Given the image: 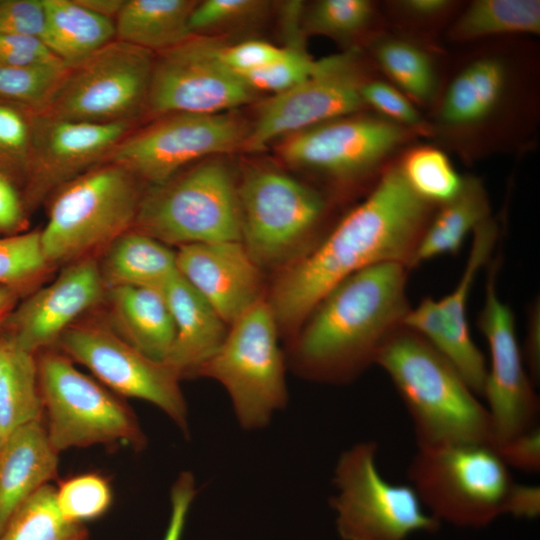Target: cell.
<instances>
[{"instance_id": "26", "label": "cell", "mask_w": 540, "mask_h": 540, "mask_svg": "<svg viewBox=\"0 0 540 540\" xmlns=\"http://www.w3.org/2000/svg\"><path fill=\"white\" fill-rule=\"evenodd\" d=\"M197 1L125 0L114 24L116 39L150 52H163L187 40Z\"/></svg>"}, {"instance_id": "48", "label": "cell", "mask_w": 540, "mask_h": 540, "mask_svg": "<svg viewBox=\"0 0 540 540\" xmlns=\"http://www.w3.org/2000/svg\"><path fill=\"white\" fill-rule=\"evenodd\" d=\"M25 208L12 179L0 170V231L15 232L23 223Z\"/></svg>"}, {"instance_id": "21", "label": "cell", "mask_w": 540, "mask_h": 540, "mask_svg": "<svg viewBox=\"0 0 540 540\" xmlns=\"http://www.w3.org/2000/svg\"><path fill=\"white\" fill-rule=\"evenodd\" d=\"M180 275L230 326L262 298L261 268L241 241L180 246Z\"/></svg>"}, {"instance_id": "30", "label": "cell", "mask_w": 540, "mask_h": 540, "mask_svg": "<svg viewBox=\"0 0 540 540\" xmlns=\"http://www.w3.org/2000/svg\"><path fill=\"white\" fill-rule=\"evenodd\" d=\"M43 415L36 355L13 345L9 361L0 375V433L3 441L17 428L41 421Z\"/></svg>"}, {"instance_id": "7", "label": "cell", "mask_w": 540, "mask_h": 540, "mask_svg": "<svg viewBox=\"0 0 540 540\" xmlns=\"http://www.w3.org/2000/svg\"><path fill=\"white\" fill-rule=\"evenodd\" d=\"M278 328L269 303L262 299L229 326L220 348L197 372L224 387L245 430L268 425L288 401Z\"/></svg>"}, {"instance_id": "45", "label": "cell", "mask_w": 540, "mask_h": 540, "mask_svg": "<svg viewBox=\"0 0 540 540\" xmlns=\"http://www.w3.org/2000/svg\"><path fill=\"white\" fill-rule=\"evenodd\" d=\"M287 52V47L281 48L261 40H248L234 45L219 47V57L222 62L237 74L265 67Z\"/></svg>"}, {"instance_id": "42", "label": "cell", "mask_w": 540, "mask_h": 540, "mask_svg": "<svg viewBox=\"0 0 540 540\" xmlns=\"http://www.w3.org/2000/svg\"><path fill=\"white\" fill-rule=\"evenodd\" d=\"M361 94L365 105L373 107L383 118L414 130L420 125L418 111L392 85L383 81L365 82Z\"/></svg>"}, {"instance_id": "32", "label": "cell", "mask_w": 540, "mask_h": 540, "mask_svg": "<svg viewBox=\"0 0 540 540\" xmlns=\"http://www.w3.org/2000/svg\"><path fill=\"white\" fill-rule=\"evenodd\" d=\"M540 32V2L535 0H478L452 28L458 40L507 33Z\"/></svg>"}, {"instance_id": "47", "label": "cell", "mask_w": 540, "mask_h": 540, "mask_svg": "<svg viewBox=\"0 0 540 540\" xmlns=\"http://www.w3.org/2000/svg\"><path fill=\"white\" fill-rule=\"evenodd\" d=\"M196 493L194 475L190 471L181 472L171 487L170 519L163 540H181L187 515Z\"/></svg>"}, {"instance_id": "39", "label": "cell", "mask_w": 540, "mask_h": 540, "mask_svg": "<svg viewBox=\"0 0 540 540\" xmlns=\"http://www.w3.org/2000/svg\"><path fill=\"white\" fill-rule=\"evenodd\" d=\"M373 13L367 0H322L312 6L304 21L312 34L343 38L362 29Z\"/></svg>"}, {"instance_id": "8", "label": "cell", "mask_w": 540, "mask_h": 540, "mask_svg": "<svg viewBox=\"0 0 540 540\" xmlns=\"http://www.w3.org/2000/svg\"><path fill=\"white\" fill-rule=\"evenodd\" d=\"M378 444L361 441L339 456L330 504L343 540H407L415 532H435L441 522L422 504L410 484L386 480L377 465Z\"/></svg>"}, {"instance_id": "53", "label": "cell", "mask_w": 540, "mask_h": 540, "mask_svg": "<svg viewBox=\"0 0 540 540\" xmlns=\"http://www.w3.org/2000/svg\"><path fill=\"white\" fill-rule=\"evenodd\" d=\"M19 295L18 290L0 285V323L16 306Z\"/></svg>"}, {"instance_id": "40", "label": "cell", "mask_w": 540, "mask_h": 540, "mask_svg": "<svg viewBox=\"0 0 540 540\" xmlns=\"http://www.w3.org/2000/svg\"><path fill=\"white\" fill-rule=\"evenodd\" d=\"M321 65L299 45L287 46L286 54L279 60L256 70L238 74L254 91L284 92L312 76Z\"/></svg>"}, {"instance_id": "25", "label": "cell", "mask_w": 540, "mask_h": 540, "mask_svg": "<svg viewBox=\"0 0 540 540\" xmlns=\"http://www.w3.org/2000/svg\"><path fill=\"white\" fill-rule=\"evenodd\" d=\"M99 267L108 289L136 286L163 291L179 274L176 252L159 240L133 229L108 246Z\"/></svg>"}, {"instance_id": "19", "label": "cell", "mask_w": 540, "mask_h": 540, "mask_svg": "<svg viewBox=\"0 0 540 540\" xmlns=\"http://www.w3.org/2000/svg\"><path fill=\"white\" fill-rule=\"evenodd\" d=\"M473 233L465 270L454 290L440 300L424 298L416 308H410L403 326L427 340L453 364L472 391L483 396L487 364L470 336L467 302L476 275L494 248L498 228L488 219Z\"/></svg>"}, {"instance_id": "1", "label": "cell", "mask_w": 540, "mask_h": 540, "mask_svg": "<svg viewBox=\"0 0 540 540\" xmlns=\"http://www.w3.org/2000/svg\"><path fill=\"white\" fill-rule=\"evenodd\" d=\"M433 208L410 188L399 165L388 168L316 248L278 277L267 301L278 326L298 329L329 290L366 267L400 262L410 269Z\"/></svg>"}, {"instance_id": "3", "label": "cell", "mask_w": 540, "mask_h": 540, "mask_svg": "<svg viewBox=\"0 0 540 540\" xmlns=\"http://www.w3.org/2000/svg\"><path fill=\"white\" fill-rule=\"evenodd\" d=\"M374 364L391 379L411 418L418 448L492 444L490 414L453 364L427 340L401 326Z\"/></svg>"}, {"instance_id": "10", "label": "cell", "mask_w": 540, "mask_h": 540, "mask_svg": "<svg viewBox=\"0 0 540 540\" xmlns=\"http://www.w3.org/2000/svg\"><path fill=\"white\" fill-rule=\"evenodd\" d=\"M38 379L53 448L125 444L141 449L146 438L133 412L64 354L42 353Z\"/></svg>"}, {"instance_id": "27", "label": "cell", "mask_w": 540, "mask_h": 540, "mask_svg": "<svg viewBox=\"0 0 540 540\" xmlns=\"http://www.w3.org/2000/svg\"><path fill=\"white\" fill-rule=\"evenodd\" d=\"M42 40L66 65L75 64L116 39L114 20L78 0H43Z\"/></svg>"}, {"instance_id": "16", "label": "cell", "mask_w": 540, "mask_h": 540, "mask_svg": "<svg viewBox=\"0 0 540 540\" xmlns=\"http://www.w3.org/2000/svg\"><path fill=\"white\" fill-rule=\"evenodd\" d=\"M496 269L494 262L478 318V327L490 352L483 396L487 399L486 407L492 422L491 445L538 426L540 410L535 385L524 366L513 311L497 292Z\"/></svg>"}, {"instance_id": "44", "label": "cell", "mask_w": 540, "mask_h": 540, "mask_svg": "<svg viewBox=\"0 0 540 540\" xmlns=\"http://www.w3.org/2000/svg\"><path fill=\"white\" fill-rule=\"evenodd\" d=\"M43 0H0V34L41 38L44 33Z\"/></svg>"}, {"instance_id": "29", "label": "cell", "mask_w": 540, "mask_h": 540, "mask_svg": "<svg viewBox=\"0 0 540 540\" xmlns=\"http://www.w3.org/2000/svg\"><path fill=\"white\" fill-rule=\"evenodd\" d=\"M506 85V69L496 58L478 59L451 82L440 108V120L453 127L478 124L498 106Z\"/></svg>"}, {"instance_id": "37", "label": "cell", "mask_w": 540, "mask_h": 540, "mask_svg": "<svg viewBox=\"0 0 540 540\" xmlns=\"http://www.w3.org/2000/svg\"><path fill=\"white\" fill-rule=\"evenodd\" d=\"M56 501L67 520L83 523L107 512L112 503V491L103 476L85 473L61 482L56 488Z\"/></svg>"}, {"instance_id": "54", "label": "cell", "mask_w": 540, "mask_h": 540, "mask_svg": "<svg viewBox=\"0 0 540 540\" xmlns=\"http://www.w3.org/2000/svg\"><path fill=\"white\" fill-rule=\"evenodd\" d=\"M12 350V343L0 333V375L9 361Z\"/></svg>"}, {"instance_id": "34", "label": "cell", "mask_w": 540, "mask_h": 540, "mask_svg": "<svg viewBox=\"0 0 540 540\" xmlns=\"http://www.w3.org/2000/svg\"><path fill=\"white\" fill-rule=\"evenodd\" d=\"M376 57L383 70L409 96L429 101L436 90V75L428 55L418 47L401 40L382 42Z\"/></svg>"}, {"instance_id": "6", "label": "cell", "mask_w": 540, "mask_h": 540, "mask_svg": "<svg viewBox=\"0 0 540 540\" xmlns=\"http://www.w3.org/2000/svg\"><path fill=\"white\" fill-rule=\"evenodd\" d=\"M133 230L166 245L241 241L237 184L220 158H207L144 191Z\"/></svg>"}, {"instance_id": "52", "label": "cell", "mask_w": 540, "mask_h": 540, "mask_svg": "<svg viewBox=\"0 0 540 540\" xmlns=\"http://www.w3.org/2000/svg\"><path fill=\"white\" fill-rule=\"evenodd\" d=\"M125 1V0H124ZM123 0H78V2L90 11L103 17L115 20L123 3Z\"/></svg>"}, {"instance_id": "38", "label": "cell", "mask_w": 540, "mask_h": 540, "mask_svg": "<svg viewBox=\"0 0 540 540\" xmlns=\"http://www.w3.org/2000/svg\"><path fill=\"white\" fill-rule=\"evenodd\" d=\"M34 112L0 101V170L23 178L26 173L33 137Z\"/></svg>"}, {"instance_id": "41", "label": "cell", "mask_w": 540, "mask_h": 540, "mask_svg": "<svg viewBox=\"0 0 540 540\" xmlns=\"http://www.w3.org/2000/svg\"><path fill=\"white\" fill-rule=\"evenodd\" d=\"M269 2L261 0H204L191 11L188 27L191 35L233 28L261 18Z\"/></svg>"}, {"instance_id": "22", "label": "cell", "mask_w": 540, "mask_h": 540, "mask_svg": "<svg viewBox=\"0 0 540 540\" xmlns=\"http://www.w3.org/2000/svg\"><path fill=\"white\" fill-rule=\"evenodd\" d=\"M175 326L165 363L178 375H197L220 348L229 326L213 307L180 275L163 289Z\"/></svg>"}, {"instance_id": "51", "label": "cell", "mask_w": 540, "mask_h": 540, "mask_svg": "<svg viewBox=\"0 0 540 540\" xmlns=\"http://www.w3.org/2000/svg\"><path fill=\"white\" fill-rule=\"evenodd\" d=\"M406 11L417 16H432L448 7L445 0H408L401 3Z\"/></svg>"}, {"instance_id": "36", "label": "cell", "mask_w": 540, "mask_h": 540, "mask_svg": "<svg viewBox=\"0 0 540 540\" xmlns=\"http://www.w3.org/2000/svg\"><path fill=\"white\" fill-rule=\"evenodd\" d=\"M48 267L40 231L0 237V285L21 293Z\"/></svg>"}, {"instance_id": "9", "label": "cell", "mask_w": 540, "mask_h": 540, "mask_svg": "<svg viewBox=\"0 0 540 540\" xmlns=\"http://www.w3.org/2000/svg\"><path fill=\"white\" fill-rule=\"evenodd\" d=\"M153 62L152 52L115 39L67 65L39 113L76 122L135 124L145 113Z\"/></svg>"}, {"instance_id": "15", "label": "cell", "mask_w": 540, "mask_h": 540, "mask_svg": "<svg viewBox=\"0 0 540 540\" xmlns=\"http://www.w3.org/2000/svg\"><path fill=\"white\" fill-rule=\"evenodd\" d=\"M364 83L353 50L321 59L312 76L262 104L243 149L259 152L277 139L357 114L366 107Z\"/></svg>"}, {"instance_id": "46", "label": "cell", "mask_w": 540, "mask_h": 540, "mask_svg": "<svg viewBox=\"0 0 540 540\" xmlns=\"http://www.w3.org/2000/svg\"><path fill=\"white\" fill-rule=\"evenodd\" d=\"M492 446L508 467L526 473L540 471L539 425Z\"/></svg>"}, {"instance_id": "43", "label": "cell", "mask_w": 540, "mask_h": 540, "mask_svg": "<svg viewBox=\"0 0 540 540\" xmlns=\"http://www.w3.org/2000/svg\"><path fill=\"white\" fill-rule=\"evenodd\" d=\"M0 63L22 68L66 65L41 38L0 34Z\"/></svg>"}, {"instance_id": "23", "label": "cell", "mask_w": 540, "mask_h": 540, "mask_svg": "<svg viewBox=\"0 0 540 540\" xmlns=\"http://www.w3.org/2000/svg\"><path fill=\"white\" fill-rule=\"evenodd\" d=\"M58 454L42 420L23 425L4 439L0 454V535L15 510L56 477Z\"/></svg>"}, {"instance_id": "35", "label": "cell", "mask_w": 540, "mask_h": 540, "mask_svg": "<svg viewBox=\"0 0 540 540\" xmlns=\"http://www.w3.org/2000/svg\"><path fill=\"white\" fill-rule=\"evenodd\" d=\"M66 67L22 68L0 63V101L41 112Z\"/></svg>"}, {"instance_id": "2", "label": "cell", "mask_w": 540, "mask_h": 540, "mask_svg": "<svg viewBox=\"0 0 540 540\" xmlns=\"http://www.w3.org/2000/svg\"><path fill=\"white\" fill-rule=\"evenodd\" d=\"M408 270L400 262L378 263L329 290L297 334L291 352L296 370L312 380L345 383L373 364L410 310Z\"/></svg>"}, {"instance_id": "13", "label": "cell", "mask_w": 540, "mask_h": 540, "mask_svg": "<svg viewBox=\"0 0 540 540\" xmlns=\"http://www.w3.org/2000/svg\"><path fill=\"white\" fill-rule=\"evenodd\" d=\"M220 43L193 35L154 57L144 115L231 112L254 90L219 57Z\"/></svg>"}, {"instance_id": "18", "label": "cell", "mask_w": 540, "mask_h": 540, "mask_svg": "<svg viewBox=\"0 0 540 540\" xmlns=\"http://www.w3.org/2000/svg\"><path fill=\"white\" fill-rule=\"evenodd\" d=\"M133 126L76 122L35 113L24 176V208H36L61 187L103 163Z\"/></svg>"}, {"instance_id": "14", "label": "cell", "mask_w": 540, "mask_h": 540, "mask_svg": "<svg viewBox=\"0 0 540 540\" xmlns=\"http://www.w3.org/2000/svg\"><path fill=\"white\" fill-rule=\"evenodd\" d=\"M62 354L91 371L120 395L147 401L189 434V413L180 388L181 377L167 363L153 360L113 329L72 325L57 341Z\"/></svg>"}, {"instance_id": "20", "label": "cell", "mask_w": 540, "mask_h": 540, "mask_svg": "<svg viewBox=\"0 0 540 540\" xmlns=\"http://www.w3.org/2000/svg\"><path fill=\"white\" fill-rule=\"evenodd\" d=\"M105 285L92 256L68 264L49 285L16 305L0 333L16 348L36 355L57 343L85 311L97 304Z\"/></svg>"}, {"instance_id": "5", "label": "cell", "mask_w": 540, "mask_h": 540, "mask_svg": "<svg viewBox=\"0 0 540 540\" xmlns=\"http://www.w3.org/2000/svg\"><path fill=\"white\" fill-rule=\"evenodd\" d=\"M407 476L438 521L481 528L505 514L515 483L491 444L460 443L418 448Z\"/></svg>"}, {"instance_id": "31", "label": "cell", "mask_w": 540, "mask_h": 540, "mask_svg": "<svg viewBox=\"0 0 540 540\" xmlns=\"http://www.w3.org/2000/svg\"><path fill=\"white\" fill-rule=\"evenodd\" d=\"M0 540H89L83 523L67 520L49 483L29 496L8 520Z\"/></svg>"}, {"instance_id": "49", "label": "cell", "mask_w": 540, "mask_h": 540, "mask_svg": "<svg viewBox=\"0 0 540 540\" xmlns=\"http://www.w3.org/2000/svg\"><path fill=\"white\" fill-rule=\"evenodd\" d=\"M505 514L518 518H536L540 514V488L514 483L508 494Z\"/></svg>"}, {"instance_id": "17", "label": "cell", "mask_w": 540, "mask_h": 540, "mask_svg": "<svg viewBox=\"0 0 540 540\" xmlns=\"http://www.w3.org/2000/svg\"><path fill=\"white\" fill-rule=\"evenodd\" d=\"M414 131L383 117L353 114L282 138L278 153L292 166L349 179L373 169Z\"/></svg>"}, {"instance_id": "12", "label": "cell", "mask_w": 540, "mask_h": 540, "mask_svg": "<svg viewBox=\"0 0 540 540\" xmlns=\"http://www.w3.org/2000/svg\"><path fill=\"white\" fill-rule=\"evenodd\" d=\"M249 129L233 111L167 114L132 129L104 162L118 164L142 183L156 186L189 164L243 148Z\"/></svg>"}, {"instance_id": "24", "label": "cell", "mask_w": 540, "mask_h": 540, "mask_svg": "<svg viewBox=\"0 0 540 540\" xmlns=\"http://www.w3.org/2000/svg\"><path fill=\"white\" fill-rule=\"evenodd\" d=\"M114 331L147 357L165 362L175 337V326L165 294L148 287L109 289Z\"/></svg>"}, {"instance_id": "4", "label": "cell", "mask_w": 540, "mask_h": 540, "mask_svg": "<svg viewBox=\"0 0 540 540\" xmlns=\"http://www.w3.org/2000/svg\"><path fill=\"white\" fill-rule=\"evenodd\" d=\"M124 167L103 162L52 196L40 231L48 266L70 264L132 230L144 191Z\"/></svg>"}, {"instance_id": "50", "label": "cell", "mask_w": 540, "mask_h": 540, "mask_svg": "<svg viewBox=\"0 0 540 540\" xmlns=\"http://www.w3.org/2000/svg\"><path fill=\"white\" fill-rule=\"evenodd\" d=\"M539 308L534 306L530 312L527 338L524 351V363L529 369V377L536 386L540 375V339H539Z\"/></svg>"}, {"instance_id": "33", "label": "cell", "mask_w": 540, "mask_h": 540, "mask_svg": "<svg viewBox=\"0 0 540 540\" xmlns=\"http://www.w3.org/2000/svg\"><path fill=\"white\" fill-rule=\"evenodd\" d=\"M410 188L424 200L443 204L461 190L464 179L439 149L422 146L410 150L399 164Z\"/></svg>"}, {"instance_id": "28", "label": "cell", "mask_w": 540, "mask_h": 540, "mask_svg": "<svg viewBox=\"0 0 540 540\" xmlns=\"http://www.w3.org/2000/svg\"><path fill=\"white\" fill-rule=\"evenodd\" d=\"M490 205L480 180L464 179L460 192L432 215L412 257L410 268L444 254H454L464 239L489 219Z\"/></svg>"}, {"instance_id": "55", "label": "cell", "mask_w": 540, "mask_h": 540, "mask_svg": "<svg viewBox=\"0 0 540 540\" xmlns=\"http://www.w3.org/2000/svg\"><path fill=\"white\" fill-rule=\"evenodd\" d=\"M2 445H3V438H2V435L0 433V454H1V450H2Z\"/></svg>"}, {"instance_id": "11", "label": "cell", "mask_w": 540, "mask_h": 540, "mask_svg": "<svg viewBox=\"0 0 540 540\" xmlns=\"http://www.w3.org/2000/svg\"><path fill=\"white\" fill-rule=\"evenodd\" d=\"M241 242L262 267L285 264L318 225L325 201L311 187L268 166L247 170L237 184Z\"/></svg>"}]
</instances>
